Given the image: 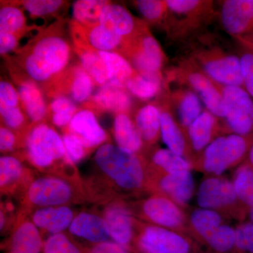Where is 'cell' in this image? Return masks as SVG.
<instances>
[{"instance_id":"cell-1","label":"cell","mask_w":253,"mask_h":253,"mask_svg":"<svg viewBox=\"0 0 253 253\" xmlns=\"http://www.w3.org/2000/svg\"><path fill=\"white\" fill-rule=\"evenodd\" d=\"M68 37L66 21L58 18L42 28L14 56H5L15 83L31 81L42 90L51 84L70 66L74 49Z\"/></svg>"},{"instance_id":"cell-2","label":"cell","mask_w":253,"mask_h":253,"mask_svg":"<svg viewBox=\"0 0 253 253\" xmlns=\"http://www.w3.org/2000/svg\"><path fill=\"white\" fill-rule=\"evenodd\" d=\"M94 163L102 176L103 199L112 189L124 193L138 192L147 184V167L141 154L129 152L106 143L96 150Z\"/></svg>"},{"instance_id":"cell-3","label":"cell","mask_w":253,"mask_h":253,"mask_svg":"<svg viewBox=\"0 0 253 253\" xmlns=\"http://www.w3.org/2000/svg\"><path fill=\"white\" fill-rule=\"evenodd\" d=\"M86 193L77 178L61 173H49L33 179L26 190L28 207L70 206L84 201Z\"/></svg>"},{"instance_id":"cell-4","label":"cell","mask_w":253,"mask_h":253,"mask_svg":"<svg viewBox=\"0 0 253 253\" xmlns=\"http://www.w3.org/2000/svg\"><path fill=\"white\" fill-rule=\"evenodd\" d=\"M188 59L208 78L224 86L244 87L239 55L232 54L211 40L193 46Z\"/></svg>"},{"instance_id":"cell-5","label":"cell","mask_w":253,"mask_h":253,"mask_svg":"<svg viewBox=\"0 0 253 253\" xmlns=\"http://www.w3.org/2000/svg\"><path fill=\"white\" fill-rule=\"evenodd\" d=\"M26 157L40 170L73 165L68 161L62 136L46 122L31 125L25 136Z\"/></svg>"},{"instance_id":"cell-6","label":"cell","mask_w":253,"mask_h":253,"mask_svg":"<svg viewBox=\"0 0 253 253\" xmlns=\"http://www.w3.org/2000/svg\"><path fill=\"white\" fill-rule=\"evenodd\" d=\"M174 82L186 86L199 96L206 109L224 121L226 109L217 83L204 74L191 60L184 59L166 75V83Z\"/></svg>"},{"instance_id":"cell-7","label":"cell","mask_w":253,"mask_h":253,"mask_svg":"<svg viewBox=\"0 0 253 253\" xmlns=\"http://www.w3.org/2000/svg\"><path fill=\"white\" fill-rule=\"evenodd\" d=\"M253 144V134H226L216 138L199 156L205 172L221 176L229 168L244 163Z\"/></svg>"},{"instance_id":"cell-8","label":"cell","mask_w":253,"mask_h":253,"mask_svg":"<svg viewBox=\"0 0 253 253\" xmlns=\"http://www.w3.org/2000/svg\"><path fill=\"white\" fill-rule=\"evenodd\" d=\"M146 24L135 36L124 42L119 54L141 75L163 74L167 57Z\"/></svg>"},{"instance_id":"cell-9","label":"cell","mask_w":253,"mask_h":253,"mask_svg":"<svg viewBox=\"0 0 253 253\" xmlns=\"http://www.w3.org/2000/svg\"><path fill=\"white\" fill-rule=\"evenodd\" d=\"M169 14L166 31L178 38L196 30L214 16V3L206 0H166Z\"/></svg>"},{"instance_id":"cell-10","label":"cell","mask_w":253,"mask_h":253,"mask_svg":"<svg viewBox=\"0 0 253 253\" xmlns=\"http://www.w3.org/2000/svg\"><path fill=\"white\" fill-rule=\"evenodd\" d=\"M225 102L226 113L222 121L226 134L246 136L253 134V99L242 86L218 84Z\"/></svg>"},{"instance_id":"cell-11","label":"cell","mask_w":253,"mask_h":253,"mask_svg":"<svg viewBox=\"0 0 253 253\" xmlns=\"http://www.w3.org/2000/svg\"><path fill=\"white\" fill-rule=\"evenodd\" d=\"M94 80L82 66L81 63L71 64L51 84L43 89L51 99L67 96L78 104L87 102L93 95Z\"/></svg>"},{"instance_id":"cell-12","label":"cell","mask_w":253,"mask_h":253,"mask_svg":"<svg viewBox=\"0 0 253 253\" xmlns=\"http://www.w3.org/2000/svg\"><path fill=\"white\" fill-rule=\"evenodd\" d=\"M135 244L141 253H191V245L177 231L153 224L139 228Z\"/></svg>"},{"instance_id":"cell-13","label":"cell","mask_w":253,"mask_h":253,"mask_svg":"<svg viewBox=\"0 0 253 253\" xmlns=\"http://www.w3.org/2000/svg\"><path fill=\"white\" fill-rule=\"evenodd\" d=\"M139 214L150 224L176 230L184 227L186 217L179 205L167 196L154 195L139 206Z\"/></svg>"},{"instance_id":"cell-14","label":"cell","mask_w":253,"mask_h":253,"mask_svg":"<svg viewBox=\"0 0 253 253\" xmlns=\"http://www.w3.org/2000/svg\"><path fill=\"white\" fill-rule=\"evenodd\" d=\"M161 111V138L168 149L189 160L191 152L186 132L182 129L168 99L166 89L156 100Z\"/></svg>"},{"instance_id":"cell-15","label":"cell","mask_w":253,"mask_h":253,"mask_svg":"<svg viewBox=\"0 0 253 253\" xmlns=\"http://www.w3.org/2000/svg\"><path fill=\"white\" fill-rule=\"evenodd\" d=\"M197 203L200 208L213 210L227 209L240 204L233 181L214 176L205 179L197 192Z\"/></svg>"},{"instance_id":"cell-16","label":"cell","mask_w":253,"mask_h":253,"mask_svg":"<svg viewBox=\"0 0 253 253\" xmlns=\"http://www.w3.org/2000/svg\"><path fill=\"white\" fill-rule=\"evenodd\" d=\"M219 20L224 31L234 38L253 31V0L220 1Z\"/></svg>"},{"instance_id":"cell-17","label":"cell","mask_w":253,"mask_h":253,"mask_svg":"<svg viewBox=\"0 0 253 253\" xmlns=\"http://www.w3.org/2000/svg\"><path fill=\"white\" fill-rule=\"evenodd\" d=\"M63 131L69 133L90 151L106 144L109 135L99 124L94 111L86 108L80 109Z\"/></svg>"},{"instance_id":"cell-18","label":"cell","mask_w":253,"mask_h":253,"mask_svg":"<svg viewBox=\"0 0 253 253\" xmlns=\"http://www.w3.org/2000/svg\"><path fill=\"white\" fill-rule=\"evenodd\" d=\"M101 216L106 221L111 239L129 248L135 239L137 224L130 208L121 201H113L105 206Z\"/></svg>"},{"instance_id":"cell-19","label":"cell","mask_w":253,"mask_h":253,"mask_svg":"<svg viewBox=\"0 0 253 253\" xmlns=\"http://www.w3.org/2000/svg\"><path fill=\"white\" fill-rule=\"evenodd\" d=\"M94 112H106L130 116L134 110L132 96L126 88L106 84L99 87L87 102L83 104Z\"/></svg>"},{"instance_id":"cell-20","label":"cell","mask_w":253,"mask_h":253,"mask_svg":"<svg viewBox=\"0 0 253 253\" xmlns=\"http://www.w3.org/2000/svg\"><path fill=\"white\" fill-rule=\"evenodd\" d=\"M99 23L125 41L136 36L147 23L133 16L122 4L109 1L103 9Z\"/></svg>"},{"instance_id":"cell-21","label":"cell","mask_w":253,"mask_h":253,"mask_svg":"<svg viewBox=\"0 0 253 253\" xmlns=\"http://www.w3.org/2000/svg\"><path fill=\"white\" fill-rule=\"evenodd\" d=\"M69 29L73 49L79 58L82 66L94 80L96 86L101 87L109 84L107 68L99 51L91 47L70 24Z\"/></svg>"},{"instance_id":"cell-22","label":"cell","mask_w":253,"mask_h":253,"mask_svg":"<svg viewBox=\"0 0 253 253\" xmlns=\"http://www.w3.org/2000/svg\"><path fill=\"white\" fill-rule=\"evenodd\" d=\"M166 89L176 119L186 132L189 126L204 112V104L194 91L186 86L179 85L172 90L166 86Z\"/></svg>"},{"instance_id":"cell-23","label":"cell","mask_w":253,"mask_h":253,"mask_svg":"<svg viewBox=\"0 0 253 253\" xmlns=\"http://www.w3.org/2000/svg\"><path fill=\"white\" fill-rule=\"evenodd\" d=\"M220 121L206 109L189 126L186 134L192 154H201L213 140L219 136L218 133L224 131Z\"/></svg>"},{"instance_id":"cell-24","label":"cell","mask_w":253,"mask_h":253,"mask_svg":"<svg viewBox=\"0 0 253 253\" xmlns=\"http://www.w3.org/2000/svg\"><path fill=\"white\" fill-rule=\"evenodd\" d=\"M43 244L41 231L31 219L22 215L15 223L6 253H41Z\"/></svg>"},{"instance_id":"cell-25","label":"cell","mask_w":253,"mask_h":253,"mask_svg":"<svg viewBox=\"0 0 253 253\" xmlns=\"http://www.w3.org/2000/svg\"><path fill=\"white\" fill-rule=\"evenodd\" d=\"M31 171L20 158L4 155L0 158V189L1 195L27 189L32 180Z\"/></svg>"},{"instance_id":"cell-26","label":"cell","mask_w":253,"mask_h":253,"mask_svg":"<svg viewBox=\"0 0 253 253\" xmlns=\"http://www.w3.org/2000/svg\"><path fill=\"white\" fill-rule=\"evenodd\" d=\"M16 84L21 106L31 124L45 122L49 117V106L46 104L42 89L31 81L18 82Z\"/></svg>"},{"instance_id":"cell-27","label":"cell","mask_w":253,"mask_h":253,"mask_svg":"<svg viewBox=\"0 0 253 253\" xmlns=\"http://www.w3.org/2000/svg\"><path fill=\"white\" fill-rule=\"evenodd\" d=\"M70 234L93 245L109 241V231L102 216L96 213H78L71 223Z\"/></svg>"},{"instance_id":"cell-28","label":"cell","mask_w":253,"mask_h":253,"mask_svg":"<svg viewBox=\"0 0 253 253\" xmlns=\"http://www.w3.org/2000/svg\"><path fill=\"white\" fill-rule=\"evenodd\" d=\"M76 215L69 206H56L35 210L31 219L39 230L54 235L69 229Z\"/></svg>"},{"instance_id":"cell-29","label":"cell","mask_w":253,"mask_h":253,"mask_svg":"<svg viewBox=\"0 0 253 253\" xmlns=\"http://www.w3.org/2000/svg\"><path fill=\"white\" fill-rule=\"evenodd\" d=\"M157 185L161 192L179 206L187 204L194 193L195 181L191 171L163 174Z\"/></svg>"},{"instance_id":"cell-30","label":"cell","mask_w":253,"mask_h":253,"mask_svg":"<svg viewBox=\"0 0 253 253\" xmlns=\"http://www.w3.org/2000/svg\"><path fill=\"white\" fill-rule=\"evenodd\" d=\"M69 24L81 34L91 47L98 51L119 53L122 49L124 40L105 28L99 23L91 26H82L72 20Z\"/></svg>"},{"instance_id":"cell-31","label":"cell","mask_w":253,"mask_h":253,"mask_svg":"<svg viewBox=\"0 0 253 253\" xmlns=\"http://www.w3.org/2000/svg\"><path fill=\"white\" fill-rule=\"evenodd\" d=\"M132 119L144 146L156 144L161 136V111L156 101L136 109Z\"/></svg>"},{"instance_id":"cell-32","label":"cell","mask_w":253,"mask_h":253,"mask_svg":"<svg viewBox=\"0 0 253 253\" xmlns=\"http://www.w3.org/2000/svg\"><path fill=\"white\" fill-rule=\"evenodd\" d=\"M113 134L116 146L129 152L140 154L145 146L132 118L129 115H116L113 121Z\"/></svg>"},{"instance_id":"cell-33","label":"cell","mask_w":253,"mask_h":253,"mask_svg":"<svg viewBox=\"0 0 253 253\" xmlns=\"http://www.w3.org/2000/svg\"><path fill=\"white\" fill-rule=\"evenodd\" d=\"M126 90L136 99L148 101L158 98L166 89V80L161 75H141L136 73L126 84Z\"/></svg>"},{"instance_id":"cell-34","label":"cell","mask_w":253,"mask_h":253,"mask_svg":"<svg viewBox=\"0 0 253 253\" xmlns=\"http://www.w3.org/2000/svg\"><path fill=\"white\" fill-rule=\"evenodd\" d=\"M42 28L28 26L22 8L1 1L0 31L6 32L21 38L28 32L34 29L40 31Z\"/></svg>"},{"instance_id":"cell-35","label":"cell","mask_w":253,"mask_h":253,"mask_svg":"<svg viewBox=\"0 0 253 253\" xmlns=\"http://www.w3.org/2000/svg\"><path fill=\"white\" fill-rule=\"evenodd\" d=\"M99 52L107 68L109 84L126 88V82L137 73L135 69L119 53L101 51Z\"/></svg>"},{"instance_id":"cell-36","label":"cell","mask_w":253,"mask_h":253,"mask_svg":"<svg viewBox=\"0 0 253 253\" xmlns=\"http://www.w3.org/2000/svg\"><path fill=\"white\" fill-rule=\"evenodd\" d=\"M232 181L240 204L249 213L253 206V168L246 163H241L234 173Z\"/></svg>"},{"instance_id":"cell-37","label":"cell","mask_w":253,"mask_h":253,"mask_svg":"<svg viewBox=\"0 0 253 253\" xmlns=\"http://www.w3.org/2000/svg\"><path fill=\"white\" fill-rule=\"evenodd\" d=\"M151 163L165 174L191 171L192 168L191 161L168 149L155 150L151 155Z\"/></svg>"},{"instance_id":"cell-38","label":"cell","mask_w":253,"mask_h":253,"mask_svg":"<svg viewBox=\"0 0 253 253\" xmlns=\"http://www.w3.org/2000/svg\"><path fill=\"white\" fill-rule=\"evenodd\" d=\"M7 4L22 6L29 13L32 18L56 17L58 14L67 4V1L61 0H23L5 1Z\"/></svg>"},{"instance_id":"cell-39","label":"cell","mask_w":253,"mask_h":253,"mask_svg":"<svg viewBox=\"0 0 253 253\" xmlns=\"http://www.w3.org/2000/svg\"><path fill=\"white\" fill-rule=\"evenodd\" d=\"M110 1L106 0H78L73 6V20L82 26H91L99 23L103 9Z\"/></svg>"},{"instance_id":"cell-40","label":"cell","mask_w":253,"mask_h":253,"mask_svg":"<svg viewBox=\"0 0 253 253\" xmlns=\"http://www.w3.org/2000/svg\"><path fill=\"white\" fill-rule=\"evenodd\" d=\"M132 4L148 25L166 26L169 9L166 0H136Z\"/></svg>"},{"instance_id":"cell-41","label":"cell","mask_w":253,"mask_h":253,"mask_svg":"<svg viewBox=\"0 0 253 253\" xmlns=\"http://www.w3.org/2000/svg\"><path fill=\"white\" fill-rule=\"evenodd\" d=\"M190 223L195 232L202 239L224 224L222 216L218 211L202 208L193 211L190 216Z\"/></svg>"},{"instance_id":"cell-42","label":"cell","mask_w":253,"mask_h":253,"mask_svg":"<svg viewBox=\"0 0 253 253\" xmlns=\"http://www.w3.org/2000/svg\"><path fill=\"white\" fill-rule=\"evenodd\" d=\"M0 115L3 126L25 138L31 125L29 126V119L23 111L22 106L9 107L0 105Z\"/></svg>"},{"instance_id":"cell-43","label":"cell","mask_w":253,"mask_h":253,"mask_svg":"<svg viewBox=\"0 0 253 253\" xmlns=\"http://www.w3.org/2000/svg\"><path fill=\"white\" fill-rule=\"evenodd\" d=\"M203 240L216 252L228 253L236 247V229L222 224Z\"/></svg>"},{"instance_id":"cell-44","label":"cell","mask_w":253,"mask_h":253,"mask_svg":"<svg viewBox=\"0 0 253 253\" xmlns=\"http://www.w3.org/2000/svg\"><path fill=\"white\" fill-rule=\"evenodd\" d=\"M43 253H84L63 233L50 235L43 244Z\"/></svg>"},{"instance_id":"cell-45","label":"cell","mask_w":253,"mask_h":253,"mask_svg":"<svg viewBox=\"0 0 253 253\" xmlns=\"http://www.w3.org/2000/svg\"><path fill=\"white\" fill-rule=\"evenodd\" d=\"M239 56L241 61L244 88L253 99V53L242 47Z\"/></svg>"},{"instance_id":"cell-46","label":"cell","mask_w":253,"mask_h":253,"mask_svg":"<svg viewBox=\"0 0 253 253\" xmlns=\"http://www.w3.org/2000/svg\"><path fill=\"white\" fill-rule=\"evenodd\" d=\"M62 139L68 161L73 165L84 159L89 152L77 139L66 131H63Z\"/></svg>"},{"instance_id":"cell-47","label":"cell","mask_w":253,"mask_h":253,"mask_svg":"<svg viewBox=\"0 0 253 253\" xmlns=\"http://www.w3.org/2000/svg\"><path fill=\"white\" fill-rule=\"evenodd\" d=\"M236 248L246 253H253V224L244 223L236 228Z\"/></svg>"},{"instance_id":"cell-48","label":"cell","mask_w":253,"mask_h":253,"mask_svg":"<svg viewBox=\"0 0 253 253\" xmlns=\"http://www.w3.org/2000/svg\"><path fill=\"white\" fill-rule=\"evenodd\" d=\"M0 105L9 107L21 106L17 89L6 81H1L0 83Z\"/></svg>"},{"instance_id":"cell-49","label":"cell","mask_w":253,"mask_h":253,"mask_svg":"<svg viewBox=\"0 0 253 253\" xmlns=\"http://www.w3.org/2000/svg\"><path fill=\"white\" fill-rule=\"evenodd\" d=\"M19 139V134H16L14 131L1 125V127H0V151H1V154L2 153L4 154H8V153L14 151L18 144Z\"/></svg>"},{"instance_id":"cell-50","label":"cell","mask_w":253,"mask_h":253,"mask_svg":"<svg viewBox=\"0 0 253 253\" xmlns=\"http://www.w3.org/2000/svg\"><path fill=\"white\" fill-rule=\"evenodd\" d=\"M84 253H129V248L123 246L115 241H106L93 245Z\"/></svg>"},{"instance_id":"cell-51","label":"cell","mask_w":253,"mask_h":253,"mask_svg":"<svg viewBox=\"0 0 253 253\" xmlns=\"http://www.w3.org/2000/svg\"><path fill=\"white\" fill-rule=\"evenodd\" d=\"M21 38L6 32L0 31V54L7 56L11 51L17 50L18 42Z\"/></svg>"},{"instance_id":"cell-52","label":"cell","mask_w":253,"mask_h":253,"mask_svg":"<svg viewBox=\"0 0 253 253\" xmlns=\"http://www.w3.org/2000/svg\"><path fill=\"white\" fill-rule=\"evenodd\" d=\"M80 109L78 106L71 108L63 111H59V112L54 113L50 116L51 118V123L54 126L58 127L63 128L66 127L72 121L75 115L77 113Z\"/></svg>"},{"instance_id":"cell-53","label":"cell","mask_w":253,"mask_h":253,"mask_svg":"<svg viewBox=\"0 0 253 253\" xmlns=\"http://www.w3.org/2000/svg\"><path fill=\"white\" fill-rule=\"evenodd\" d=\"M76 106H77L76 103L67 96H59V97L55 98L52 99L49 105V117L51 114L59 112L63 110L71 109V108Z\"/></svg>"},{"instance_id":"cell-54","label":"cell","mask_w":253,"mask_h":253,"mask_svg":"<svg viewBox=\"0 0 253 253\" xmlns=\"http://www.w3.org/2000/svg\"><path fill=\"white\" fill-rule=\"evenodd\" d=\"M236 40L239 42L240 45L242 47L246 48L253 53V31Z\"/></svg>"},{"instance_id":"cell-55","label":"cell","mask_w":253,"mask_h":253,"mask_svg":"<svg viewBox=\"0 0 253 253\" xmlns=\"http://www.w3.org/2000/svg\"><path fill=\"white\" fill-rule=\"evenodd\" d=\"M253 168V144L244 162Z\"/></svg>"},{"instance_id":"cell-56","label":"cell","mask_w":253,"mask_h":253,"mask_svg":"<svg viewBox=\"0 0 253 253\" xmlns=\"http://www.w3.org/2000/svg\"><path fill=\"white\" fill-rule=\"evenodd\" d=\"M248 214H249L250 222L253 223V206L250 208Z\"/></svg>"}]
</instances>
